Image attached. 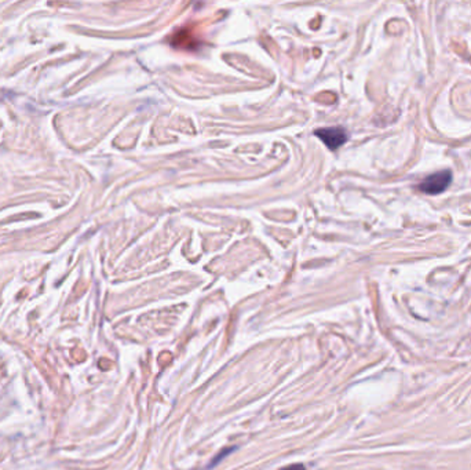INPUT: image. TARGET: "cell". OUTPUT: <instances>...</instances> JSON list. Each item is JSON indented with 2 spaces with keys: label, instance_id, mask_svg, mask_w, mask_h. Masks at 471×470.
<instances>
[{
  "label": "cell",
  "instance_id": "6da1fadb",
  "mask_svg": "<svg viewBox=\"0 0 471 470\" xmlns=\"http://www.w3.org/2000/svg\"><path fill=\"white\" fill-rule=\"evenodd\" d=\"M452 182V171L450 170H441L428 177L418 185V190L426 195H440L447 190Z\"/></svg>",
  "mask_w": 471,
  "mask_h": 470
},
{
  "label": "cell",
  "instance_id": "7a4b0ae2",
  "mask_svg": "<svg viewBox=\"0 0 471 470\" xmlns=\"http://www.w3.org/2000/svg\"><path fill=\"white\" fill-rule=\"evenodd\" d=\"M316 136L324 142L330 149H338L348 140V134L342 127L320 129V130L316 131Z\"/></svg>",
  "mask_w": 471,
  "mask_h": 470
},
{
  "label": "cell",
  "instance_id": "3957f363",
  "mask_svg": "<svg viewBox=\"0 0 471 470\" xmlns=\"http://www.w3.org/2000/svg\"><path fill=\"white\" fill-rule=\"evenodd\" d=\"M280 470H306V469H305V466H304L302 464H292V465H288V466H285V468H283V469Z\"/></svg>",
  "mask_w": 471,
  "mask_h": 470
}]
</instances>
